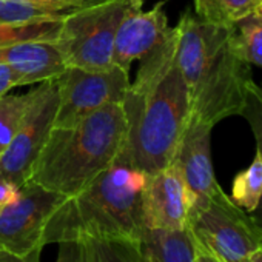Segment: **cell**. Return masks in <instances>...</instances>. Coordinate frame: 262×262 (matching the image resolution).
Here are the masks:
<instances>
[{"label": "cell", "instance_id": "cell-1", "mask_svg": "<svg viewBox=\"0 0 262 262\" xmlns=\"http://www.w3.org/2000/svg\"><path fill=\"white\" fill-rule=\"evenodd\" d=\"M176 48L174 27L141 59L138 77L122 100L126 133L120 156L147 176L173 162L190 122V93L176 62Z\"/></svg>", "mask_w": 262, "mask_h": 262}, {"label": "cell", "instance_id": "cell-2", "mask_svg": "<svg viewBox=\"0 0 262 262\" xmlns=\"http://www.w3.org/2000/svg\"><path fill=\"white\" fill-rule=\"evenodd\" d=\"M176 62L188 86V125L213 126L241 114L253 82L250 63L234 50L233 27H216L185 11L176 25Z\"/></svg>", "mask_w": 262, "mask_h": 262}, {"label": "cell", "instance_id": "cell-3", "mask_svg": "<svg viewBox=\"0 0 262 262\" xmlns=\"http://www.w3.org/2000/svg\"><path fill=\"white\" fill-rule=\"evenodd\" d=\"M147 174L119 156L82 191L67 198L50 217L42 244L76 237H111L142 244L144 187Z\"/></svg>", "mask_w": 262, "mask_h": 262}, {"label": "cell", "instance_id": "cell-4", "mask_svg": "<svg viewBox=\"0 0 262 262\" xmlns=\"http://www.w3.org/2000/svg\"><path fill=\"white\" fill-rule=\"evenodd\" d=\"M125 133L122 103H108L74 125L53 126L30 181L73 198L113 165L123 148Z\"/></svg>", "mask_w": 262, "mask_h": 262}, {"label": "cell", "instance_id": "cell-5", "mask_svg": "<svg viewBox=\"0 0 262 262\" xmlns=\"http://www.w3.org/2000/svg\"><path fill=\"white\" fill-rule=\"evenodd\" d=\"M144 0H90L67 14L54 43L67 67L106 70L113 67V45L123 17L141 10Z\"/></svg>", "mask_w": 262, "mask_h": 262}, {"label": "cell", "instance_id": "cell-6", "mask_svg": "<svg viewBox=\"0 0 262 262\" xmlns=\"http://www.w3.org/2000/svg\"><path fill=\"white\" fill-rule=\"evenodd\" d=\"M187 230L198 245L221 262H248L250 254L262 245V231L221 187L204 207L190 213Z\"/></svg>", "mask_w": 262, "mask_h": 262}, {"label": "cell", "instance_id": "cell-7", "mask_svg": "<svg viewBox=\"0 0 262 262\" xmlns=\"http://www.w3.org/2000/svg\"><path fill=\"white\" fill-rule=\"evenodd\" d=\"M56 82L59 106L54 126L74 125L108 103H122L131 83L128 71L116 65L106 70L67 67Z\"/></svg>", "mask_w": 262, "mask_h": 262}, {"label": "cell", "instance_id": "cell-8", "mask_svg": "<svg viewBox=\"0 0 262 262\" xmlns=\"http://www.w3.org/2000/svg\"><path fill=\"white\" fill-rule=\"evenodd\" d=\"M30 93L31 99L20 125L10 147L0 156V174L17 187L30 181L33 165L54 126L59 106L56 79L42 82Z\"/></svg>", "mask_w": 262, "mask_h": 262}, {"label": "cell", "instance_id": "cell-9", "mask_svg": "<svg viewBox=\"0 0 262 262\" xmlns=\"http://www.w3.org/2000/svg\"><path fill=\"white\" fill-rule=\"evenodd\" d=\"M65 199L33 181L20 185L17 194L0 208V250L24 256L43 248L45 227Z\"/></svg>", "mask_w": 262, "mask_h": 262}, {"label": "cell", "instance_id": "cell-10", "mask_svg": "<svg viewBox=\"0 0 262 262\" xmlns=\"http://www.w3.org/2000/svg\"><path fill=\"white\" fill-rule=\"evenodd\" d=\"M142 202L147 230H187L190 199L174 161L164 170L147 176Z\"/></svg>", "mask_w": 262, "mask_h": 262}, {"label": "cell", "instance_id": "cell-11", "mask_svg": "<svg viewBox=\"0 0 262 262\" xmlns=\"http://www.w3.org/2000/svg\"><path fill=\"white\" fill-rule=\"evenodd\" d=\"M210 136L211 128L188 125L173 159L187 187L190 213L204 207L210 196L221 187L214 178Z\"/></svg>", "mask_w": 262, "mask_h": 262}, {"label": "cell", "instance_id": "cell-12", "mask_svg": "<svg viewBox=\"0 0 262 262\" xmlns=\"http://www.w3.org/2000/svg\"><path fill=\"white\" fill-rule=\"evenodd\" d=\"M164 2L150 11L133 10L120 22L113 45V65L129 70L135 60H141L161 45L170 34Z\"/></svg>", "mask_w": 262, "mask_h": 262}, {"label": "cell", "instance_id": "cell-13", "mask_svg": "<svg viewBox=\"0 0 262 262\" xmlns=\"http://www.w3.org/2000/svg\"><path fill=\"white\" fill-rule=\"evenodd\" d=\"M0 63L16 74L19 86L57 79L67 68L54 40H22L0 45Z\"/></svg>", "mask_w": 262, "mask_h": 262}, {"label": "cell", "instance_id": "cell-14", "mask_svg": "<svg viewBox=\"0 0 262 262\" xmlns=\"http://www.w3.org/2000/svg\"><path fill=\"white\" fill-rule=\"evenodd\" d=\"M142 247L155 262H194V247L188 230H147Z\"/></svg>", "mask_w": 262, "mask_h": 262}, {"label": "cell", "instance_id": "cell-15", "mask_svg": "<svg viewBox=\"0 0 262 262\" xmlns=\"http://www.w3.org/2000/svg\"><path fill=\"white\" fill-rule=\"evenodd\" d=\"M196 17L216 27H233L254 13L262 0H193Z\"/></svg>", "mask_w": 262, "mask_h": 262}, {"label": "cell", "instance_id": "cell-16", "mask_svg": "<svg viewBox=\"0 0 262 262\" xmlns=\"http://www.w3.org/2000/svg\"><path fill=\"white\" fill-rule=\"evenodd\" d=\"M67 14L70 13L37 0H0V24L7 25L62 20Z\"/></svg>", "mask_w": 262, "mask_h": 262}, {"label": "cell", "instance_id": "cell-17", "mask_svg": "<svg viewBox=\"0 0 262 262\" xmlns=\"http://www.w3.org/2000/svg\"><path fill=\"white\" fill-rule=\"evenodd\" d=\"M233 43L239 57L262 68V13L256 10L233 25Z\"/></svg>", "mask_w": 262, "mask_h": 262}, {"label": "cell", "instance_id": "cell-18", "mask_svg": "<svg viewBox=\"0 0 262 262\" xmlns=\"http://www.w3.org/2000/svg\"><path fill=\"white\" fill-rule=\"evenodd\" d=\"M262 194V156L256 150L251 165L237 173L233 181L231 201L242 208L245 213H251L260 199Z\"/></svg>", "mask_w": 262, "mask_h": 262}, {"label": "cell", "instance_id": "cell-19", "mask_svg": "<svg viewBox=\"0 0 262 262\" xmlns=\"http://www.w3.org/2000/svg\"><path fill=\"white\" fill-rule=\"evenodd\" d=\"M88 262H141V244L126 239L83 237Z\"/></svg>", "mask_w": 262, "mask_h": 262}, {"label": "cell", "instance_id": "cell-20", "mask_svg": "<svg viewBox=\"0 0 262 262\" xmlns=\"http://www.w3.org/2000/svg\"><path fill=\"white\" fill-rule=\"evenodd\" d=\"M239 116L247 119V122L253 131L254 141H256V150L262 156V83L257 85V83H254V80L250 83L248 91H247L245 105ZM248 216L257 225V228L262 231V194H260L257 207L251 213H248Z\"/></svg>", "mask_w": 262, "mask_h": 262}, {"label": "cell", "instance_id": "cell-21", "mask_svg": "<svg viewBox=\"0 0 262 262\" xmlns=\"http://www.w3.org/2000/svg\"><path fill=\"white\" fill-rule=\"evenodd\" d=\"M31 93L0 97V156L10 147L20 125L24 113L30 103Z\"/></svg>", "mask_w": 262, "mask_h": 262}, {"label": "cell", "instance_id": "cell-22", "mask_svg": "<svg viewBox=\"0 0 262 262\" xmlns=\"http://www.w3.org/2000/svg\"><path fill=\"white\" fill-rule=\"evenodd\" d=\"M60 20L36 22L25 25H7L0 24V45H8L22 40H54L57 36Z\"/></svg>", "mask_w": 262, "mask_h": 262}, {"label": "cell", "instance_id": "cell-23", "mask_svg": "<svg viewBox=\"0 0 262 262\" xmlns=\"http://www.w3.org/2000/svg\"><path fill=\"white\" fill-rule=\"evenodd\" d=\"M59 253L56 262H88L86 242L83 237L65 239L59 244Z\"/></svg>", "mask_w": 262, "mask_h": 262}, {"label": "cell", "instance_id": "cell-24", "mask_svg": "<svg viewBox=\"0 0 262 262\" xmlns=\"http://www.w3.org/2000/svg\"><path fill=\"white\" fill-rule=\"evenodd\" d=\"M14 86H19L17 74L7 63H0V97L7 96Z\"/></svg>", "mask_w": 262, "mask_h": 262}, {"label": "cell", "instance_id": "cell-25", "mask_svg": "<svg viewBox=\"0 0 262 262\" xmlns=\"http://www.w3.org/2000/svg\"><path fill=\"white\" fill-rule=\"evenodd\" d=\"M40 253L42 248H36L24 256L10 253L7 250H0V262H40Z\"/></svg>", "mask_w": 262, "mask_h": 262}, {"label": "cell", "instance_id": "cell-26", "mask_svg": "<svg viewBox=\"0 0 262 262\" xmlns=\"http://www.w3.org/2000/svg\"><path fill=\"white\" fill-rule=\"evenodd\" d=\"M37 2H42L45 5H51V7H56L62 11H67V13H71L74 11L76 8L88 4L90 0H37Z\"/></svg>", "mask_w": 262, "mask_h": 262}, {"label": "cell", "instance_id": "cell-27", "mask_svg": "<svg viewBox=\"0 0 262 262\" xmlns=\"http://www.w3.org/2000/svg\"><path fill=\"white\" fill-rule=\"evenodd\" d=\"M193 247H194V262H221L217 257H214L211 253H208L207 250H204L194 241H193Z\"/></svg>", "mask_w": 262, "mask_h": 262}, {"label": "cell", "instance_id": "cell-28", "mask_svg": "<svg viewBox=\"0 0 262 262\" xmlns=\"http://www.w3.org/2000/svg\"><path fill=\"white\" fill-rule=\"evenodd\" d=\"M248 262H262V245L250 254Z\"/></svg>", "mask_w": 262, "mask_h": 262}, {"label": "cell", "instance_id": "cell-29", "mask_svg": "<svg viewBox=\"0 0 262 262\" xmlns=\"http://www.w3.org/2000/svg\"><path fill=\"white\" fill-rule=\"evenodd\" d=\"M141 262H155V259L144 250L142 244H141Z\"/></svg>", "mask_w": 262, "mask_h": 262}, {"label": "cell", "instance_id": "cell-30", "mask_svg": "<svg viewBox=\"0 0 262 262\" xmlns=\"http://www.w3.org/2000/svg\"><path fill=\"white\" fill-rule=\"evenodd\" d=\"M257 11H259V13H262V2H260V5H259V8H257Z\"/></svg>", "mask_w": 262, "mask_h": 262}, {"label": "cell", "instance_id": "cell-31", "mask_svg": "<svg viewBox=\"0 0 262 262\" xmlns=\"http://www.w3.org/2000/svg\"><path fill=\"white\" fill-rule=\"evenodd\" d=\"M0 176H2V174H0Z\"/></svg>", "mask_w": 262, "mask_h": 262}]
</instances>
